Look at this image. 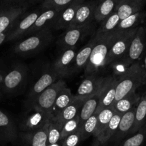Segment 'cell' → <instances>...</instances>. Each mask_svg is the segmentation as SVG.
<instances>
[{
	"instance_id": "cell-14",
	"label": "cell",
	"mask_w": 146,
	"mask_h": 146,
	"mask_svg": "<svg viewBox=\"0 0 146 146\" xmlns=\"http://www.w3.org/2000/svg\"><path fill=\"white\" fill-rule=\"evenodd\" d=\"M18 138V128L14 120L7 113L0 108V141L13 143Z\"/></svg>"
},
{
	"instance_id": "cell-25",
	"label": "cell",
	"mask_w": 146,
	"mask_h": 146,
	"mask_svg": "<svg viewBox=\"0 0 146 146\" xmlns=\"http://www.w3.org/2000/svg\"><path fill=\"white\" fill-rule=\"evenodd\" d=\"M144 4L140 0H120L115 11L118 14L121 21L141 11Z\"/></svg>"
},
{
	"instance_id": "cell-31",
	"label": "cell",
	"mask_w": 146,
	"mask_h": 146,
	"mask_svg": "<svg viewBox=\"0 0 146 146\" xmlns=\"http://www.w3.org/2000/svg\"><path fill=\"white\" fill-rule=\"evenodd\" d=\"M122 115H121V114L115 113L113 118H111L107 126L104 128V129L100 133V135L96 138L100 142V145L107 143L110 140L113 138V137L114 136L116 131H117V128H118Z\"/></svg>"
},
{
	"instance_id": "cell-22",
	"label": "cell",
	"mask_w": 146,
	"mask_h": 146,
	"mask_svg": "<svg viewBox=\"0 0 146 146\" xmlns=\"http://www.w3.org/2000/svg\"><path fill=\"white\" fill-rule=\"evenodd\" d=\"M85 99L84 98H80L75 96V99L68 106L66 107L64 109H63L61 112L59 113L54 118L51 120L58 123L62 127L67 121L73 119L79 115L80 109Z\"/></svg>"
},
{
	"instance_id": "cell-46",
	"label": "cell",
	"mask_w": 146,
	"mask_h": 146,
	"mask_svg": "<svg viewBox=\"0 0 146 146\" xmlns=\"http://www.w3.org/2000/svg\"><path fill=\"white\" fill-rule=\"evenodd\" d=\"M49 146H62V143L60 142V143H57L56 144H53V145H49Z\"/></svg>"
},
{
	"instance_id": "cell-8",
	"label": "cell",
	"mask_w": 146,
	"mask_h": 146,
	"mask_svg": "<svg viewBox=\"0 0 146 146\" xmlns=\"http://www.w3.org/2000/svg\"><path fill=\"white\" fill-rule=\"evenodd\" d=\"M65 81L63 79H59L55 83L46 88L37 98L31 108L38 109L50 115L52 107L55 103L57 95L62 88L66 86Z\"/></svg>"
},
{
	"instance_id": "cell-20",
	"label": "cell",
	"mask_w": 146,
	"mask_h": 146,
	"mask_svg": "<svg viewBox=\"0 0 146 146\" xmlns=\"http://www.w3.org/2000/svg\"><path fill=\"white\" fill-rule=\"evenodd\" d=\"M97 4V0L83 2L77 9L74 21L70 28L91 24L94 18V13Z\"/></svg>"
},
{
	"instance_id": "cell-33",
	"label": "cell",
	"mask_w": 146,
	"mask_h": 146,
	"mask_svg": "<svg viewBox=\"0 0 146 146\" xmlns=\"http://www.w3.org/2000/svg\"><path fill=\"white\" fill-rule=\"evenodd\" d=\"M120 19L116 11L112 13L108 17L100 23V27L96 31L97 34H106L113 33L120 23Z\"/></svg>"
},
{
	"instance_id": "cell-24",
	"label": "cell",
	"mask_w": 146,
	"mask_h": 146,
	"mask_svg": "<svg viewBox=\"0 0 146 146\" xmlns=\"http://www.w3.org/2000/svg\"><path fill=\"white\" fill-rule=\"evenodd\" d=\"M146 19V11H140L125 19L121 20L113 33L120 34L136 29L143 24Z\"/></svg>"
},
{
	"instance_id": "cell-15",
	"label": "cell",
	"mask_w": 146,
	"mask_h": 146,
	"mask_svg": "<svg viewBox=\"0 0 146 146\" xmlns=\"http://www.w3.org/2000/svg\"><path fill=\"white\" fill-rule=\"evenodd\" d=\"M105 78L99 77L95 74L87 76L79 85L76 97L80 98H86L95 94L102 87Z\"/></svg>"
},
{
	"instance_id": "cell-21",
	"label": "cell",
	"mask_w": 146,
	"mask_h": 146,
	"mask_svg": "<svg viewBox=\"0 0 146 146\" xmlns=\"http://www.w3.org/2000/svg\"><path fill=\"white\" fill-rule=\"evenodd\" d=\"M135 109L136 106L122 115L117 131L113 137V141L116 145L118 146L127 135H130V132L134 125Z\"/></svg>"
},
{
	"instance_id": "cell-44",
	"label": "cell",
	"mask_w": 146,
	"mask_h": 146,
	"mask_svg": "<svg viewBox=\"0 0 146 146\" xmlns=\"http://www.w3.org/2000/svg\"><path fill=\"white\" fill-rule=\"evenodd\" d=\"M3 92H2V90H1V85H0V101H1V99H2V97H3Z\"/></svg>"
},
{
	"instance_id": "cell-29",
	"label": "cell",
	"mask_w": 146,
	"mask_h": 146,
	"mask_svg": "<svg viewBox=\"0 0 146 146\" xmlns=\"http://www.w3.org/2000/svg\"><path fill=\"white\" fill-rule=\"evenodd\" d=\"M146 125V91L140 96L138 104L136 106L135 122L130 135L135 133Z\"/></svg>"
},
{
	"instance_id": "cell-39",
	"label": "cell",
	"mask_w": 146,
	"mask_h": 146,
	"mask_svg": "<svg viewBox=\"0 0 146 146\" xmlns=\"http://www.w3.org/2000/svg\"><path fill=\"white\" fill-rule=\"evenodd\" d=\"M81 141V133L80 131L68 135L62 143V146H77Z\"/></svg>"
},
{
	"instance_id": "cell-41",
	"label": "cell",
	"mask_w": 146,
	"mask_h": 146,
	"mask_svg": "<svg viewBox=\"0 0 146 146\" xmlns=\"http://www.w3.org/2000/svg\"><path fill=\"white\" fill-rule=\"evenodd\" d=\"M145 24H146V19H145ZM143 62H141V65H142V68H143V76H144V84L145 85L146 84V50L145 52L144 56L143 57Z\"/></svg>"
},
{
	"instance_id": "cell-2",
	"label": "cell",
	"mask_w": 146,
	"mask_h": 146,
	"mask_svg": "<svg viewBox=\"0 0 146 146\" xmlns=\"http://www.w3.org/2000/svg\"><path fill=\"white\" fill-rule=\"evenodd\" d=\"M115 35L116 34L115 33L97 34L98 38L97 42L93 48L88 62L84 70V75L86 76L94 74L105 67L106 58Z\"/></svg>"
},
{
	"instance_id": "cell-17",
	"label": "cell",
	"mask_w": 146,
	"mask_h": 146,
	"mask_svg": "<svg viewBox=\"0 0 146 146\" xmlns=\"http://www.w3.org/2000/svg\"><path fill=\"white\" fill-rule=\"evenodd\" d=\"M60 11L55 9H43L42 12L25 35H30L45 29L53 28Z\"/></svg>"
},
{
	"instance_id": "cell-38",
	"label": "cell",
	"mask_w": 146,
	"mask_h": 146,
	"mask_svg": "<svg viewBox=\"0 0 146 146\" xmlns=\"http://www.w3.org/2000/svg\"><path fill=\"white\" fill-rule=\"evenodd\" d=\"M75 0H44L42 4V9H55L61 11Z\"/></svg>"
},
{
	"instance_id": "cell-18",
	"label": "cell",
	"mask_w": 146,
	"mask_h": 146,
	"mask_svg": "<svg viewBox=\"0 0 146 146\" xmlns=\"http://www.w3.org/2000/svg\"><path fill=\"white\" fill-rule=\"evenodd\" d=\"M117 82V78H115L112 76L105 78L104 84L102 88L100 104L96 111V113H98L102 110L109 108L113 105L116 96Z\"/></svg>"
},
{
	"instance_id": "cell-11",
	"label": "cell",
	"mask_w": 146,
	"mask_h": 146,
	"mask_svg": "<svg viewBox=\"0 0 146 146\" xmlns=\"http://www.w3.org/2000/svg\"><path fill=\"white\" fill-rule=\"evenodd\" d=\"M42 11L43 10L42 9H37L27 14L21 19L19 17L13 24L11 29L9 30L7 41H14V40L19 39L23 36H25Z\"/></svg>"
},
{
	"instance_id": "cell-43",
	"label": "cell",
	"mask_w": 146,
	"mask_h": 146,
	"mask_svg": "<svg viewBox=\"0 0 146 146\" xmlns=\"http://www.w3.org/2000/svg\"><path fill=\"white\" fill-rule=\"evenodd\" d=\"M92 146H100V142H99V141L96 139V140H94V142H93V143L92 144Z\"/></svg>"
},
{
	"instance_id": "cell-19",
	"label": "cell",
	"mask_w": 146,
	"mask_h": 146,
	"mask_svg": "<svg viewBox=\"0 0 146 146\" xmlns=\"http://www.w3.org/2000/svg\"><path fill=\"white\" fill-rule=\"evenodd\" d=\"M83 2H84V0H75L68 7L62 9L60 11V14L53 28L56 30H66L70 28L74 21L76 12L80 6Z\"/></svg>"
},
{
	"instance_id": "cell-6",
	"label": "cell",
	"mask_w": 146,
	"mask_h": 146,
	"mask_svg": "<svg viewBox=\"0 0 146 146\" xmlns=\"http://www.w3.org/2000/svg\"><path fill=\"white\" fill-rule=\"evenodd\" d=\"M59 79H61V78L54 69L52 65L45 67L43 71L40 73L39 76L36 78L34 83L31 84L25 102L27 110L31 108L37 97L46 88L52 85Z\"/></svg>"
},
{
	"instance_id": "cell-13",
	"label": "cell",
	"mask_w": 146,
	"mask_h": 146,
	"mask_svg": "<svg viewBox=\"0 0 146 146\" xmlns=\"http://www.w3.org/2000/svg\"><path fill=\"white\" fill-rule=\"evenodd\" d=\"M76 54V47L63 50L52 64L53 68L61 79L70 76V71L72 68Z\"/></svg>"
},
{
	"instance_id": "cell-3",
	"label": "cell",
	"mask_w": 146,
	"mask_h": 146,
	"mask_svg": "<svg viewBox=\"0 0 146 146\" xmlns=\"http://www.w3.org/2000/svg\"><path fill=\"white\" fill-rule=\"evenodd\" d=\"M52 40V29H45L28 35L24 39L19 41L14 44L12 51L20 56H29L42 50Z\"/></svg>"
},
{
	"instance_id": "cell-5",
	"label": "cell",
	"mask_w": 146,
	"mask_h": 146,
	"mask_svg": "<svg viewBox=\"0 0 146 146\" xmlns=\"http://www.w3.org/2000/svg\"><path fill=\"white\" fill-rule=\"evenodd\" d=\"M146 50V24L143 23L137 28L125 56L118 61L122 73L134 63L140 61Z\"/></svg>"
},
{
	"instance_id": "cell-10",
	"label": "cell",
	"mask_w": 146,
	"mask_h": 146,
	"mask_svg": "<svg viewBox=\"0 0 146 146\" xmlns=\"http://www.w3.org/2000/svg\"><path fill=\"white\" fill-rule=\"evenodd\" d=\"M27 9L26 3L14 5L1 6L0 4V34L9 31Z\"/></svg>"
},
{
	"instance_id": "cell-12",
	"label": "cell",
	"mask_w": 146,
	"mask_h": 146,
	"mask_svg": "<svg viewBox=\"0 0 146 146\" xmlns=\"http://www.w3.org/2000/svg\"><path fill=\"white\" fill-rule=\"evenodd\" d=\"M91 29V24L82 27H72L65 30L58 40L61 51L70 48H75L77 44L82 39Z\"/></svg>"
},
{
	"instance_id": "cell-27",
	"label": "cell",
	"mask_w": 146,
	"mask_h": 146,
	"mask_svg": "<svg viewBox=\"0 0 146 146\" xmlns=\"http://www.w3.org/2000/svg\"><path fill=\"white\" fill-rule=\"evenodd\" d=\"M119 1L120 0H97L93 20L100 24L114 12Z\"/></svg>"
},
{
	"instance_id": "cell-42",
	"label": "cell",
	"mask_w": 146,
	"mask_h": 146,
	"mask_svg": "<svg viewBox=\"0 0 146 146\" xmlns=\"http://www.w3.org/2000/svg\"><path fill=\"white\" fill-rule=\"evenodd\" d=\"M8 34H9V31H5V32H3L1 33V34H0V45H1L4 41H7Z\"/></svg>"
},
{
	"instance_id": "cell-26",
	"label": "cell",
	"mask_w": 146,
	"mask_h": 146,
	"mask_svg": "<svg viewBox=\"0 0 146 146\" xmlns=\"http://www.w3.org/2000/svg\"><path fill=\"white\" fill-rule=\"evenodd\" d=\"M74 99L75 95H72L70 88H69L67 86L62 88L57 95L55 103L50 112V119L54 118L59 113L68 106Z\"/></svg>"
},
{
	"instance_id": "cell-7",
	"label": "cell",
	"mask_w": 146,
	"mask_h": 146,
	"mask_svg": "<svg viewBox=\"0 0 146 146\" xmlns=\"http://www.w3.org/2000/svg\"><path fill=\"white\" fill-rule=\"evenodd\" d=\"M137 28L120 34H116L106 58L105 66L118 62L125 56Z\"/></svg>"
},
{
	"instance_id": "cell-28",
	"label": "cell",
	"mask_w": 146,
	"mask_h": 146,
	"mask_svg": "<svg viewBox=\"0 0 146 146\" xmlns=\"http://www.w3.org/2000/svg\"><path fill=\"white\" fill-rule=\"evenodd\" d=\"M140 96L136 93V91L127 94L123 98L116 101L113 105L115 113L123 115L132 108L135 107L138 104Z\"/></svg>"
},
{
	"instance_id": "cell-45",
	"label": "cell",
	"mask_w": 146,
	"mask_h": 146,
	"mask_svg": "<svg viewBox=\"0 0 146 146\" xmlns=\"http://www.w3.org/2000/svg\"><path fill=\"white\" fill-rule=\"evenodd\" d=\"M27 1H28L29 2L33 3V2H36V1H44V0H27Z\"/></svg>"
},
{
	"instance_id": "cell-1",
	"label": "cell",
	"mask_w": 146,
	"mask_h": 146,
	"mask_svg": "<svg viewBox=\"0 0 146 146\" xmlns=\"http://www.w3.org/2000/svg\"><path fill=\"white\" fill-rule=\"evenodd\" d=\"M117 79L116 96L114 103L127 94L136 91L141 86L145 85L144 76L140 61L132 64L120 74V76Z\"/></svg>"
},
{
	"instance_id": "cell-37",
	"label": "cell",
	"mask_w": 146,
	"mask_h": 146,
	"mask_svg": "<svg viewBox=\"0 0 146 146\" xmlns=\"http://www.w3.org/2000/svg\"><path fill=\"white\" fill-rule=\"evenodd\" d=\"M80 130V121H79V115L73 119L67 121L63 125L61 132V138L60 143H62L64 138L68 135L77 132Z\"/></svg>"
},
{
	"instance_id": "cell-16",
	"label": "cell",
	"mask_w": 146,
	"mask_h": 146,
	"mask_svg": "<svg viewBox=\"0 0 146 146\" xmlns=\"http://www.w3.org/2000/svg\"><path fill=\"white\" fill-rule=\"evenodd\" d=\"M98 36L94 34L92 36V38L89 40L88 42L85 44V46L82 47L80 51H77L75 58H74V63H73L72 68L70 71V75L76 74L80 72L82 70H84L87 62L89 61L90 55L92 54L93 48L97 42Z\"/></svg>"
},
{
	"instance_id": "cell-40",
	"label": "cell",
	"mask_w": 146,
	"mask_h": 146,
	"mask_svg": "<svg viewBox=\"0 0 146 146\" xmlns=\"http://www.w3.org/2000/svg\"><path fill=\"white\" fill-rule=\"evenodd\" d=\"M24 1H26V0H1V1H0V4H1V6L14 5V4H19L25 3Z\"/></svg>"
},
{
	"instance_id": "cell-34",
	"label": "cell",
	"mask_w": 146,
	"mask_h": 146,
	"mask_svg": "<svg viewBox=\"0 0 146 146\" xmlns=\"http://www.w3.org/2000/svg\"><path fill=\"white\" fill-rule=\"evenodd\" d=\"M97 123V113H94L90 116L80 128L81 133V141H84L91 135H94Z\"/></svg>"
},
{
	"instance_id": "cell-32",
	"label": "cell",
	"mask_w": 146,
	"mask_h": 146,
	"mask_svg": "<svg viewBox=\"0 0 146 146\" xmlns=\"http://www.w3.org/2000/svg\"><path fill=\"white\" fill-rule=\"evenodd\" d=\"M115 114L114 108L113 106L109 108H104L97 113V128H96L95 133L93 136L97 138L100 135L103 130L104 129L109 122L110 121L111 118H113V115Z\"/></svg>"
},
{
	"instance_id": "cell-36",
	"label": "cell",
	"mask_w": 146,
	"mask_h": 146,
	"mask_svg": "<svg viewBox=\"0 0 146 146\" xmlns=\"http://www.w3.org/2000/svg\"><path fill=\"white\" fill-rule=\"evenodd\" d=\"M146 139V125L129 138L123 140L118 146H141Z\"/></svg>"
},
{
	"instance_id": "cell-48",
	"label": "cell",
	"mask_w": 146,
	"mask_h": 146,
	"mask_svg": "<svg viewBox=\"0 0 146 146\" xmlns=\"http://www.w3.org/2000/svg\"><path fill=\"white\" fill-rule=\"evenodd\" d=\"M0 1H1V0H0Z\"/></svg>"
},
{
	"instance_id": "cell-35",
	"label": "cell",
	"mask_w": 146,
	"mask_h": 146,
	"mask_svg": "<svg viewBox=\"0 0 146 146\" xmlns=\"http://www.w3.org/2000/svg\"><path fill=\"white\" fill-rule=\"evenodd\" d=\"M62 128L58 123L50 119L47 130V146L60 142Z\"/></svg>"
},
{
	"instance_id": "cell-30",
	"label": "cell",
	"mask_w": 146,
	"mask_h": 146,
	"mask_svg": "<svg viewBox=\"0 0 146 146\" xmlns=\"http://www.w3.org/2000/svg\"><path fill=\"white\" fill-rule=\"evenodd\" d=\"M50 121L34 132L23 133V136L25 137L27 146H47V130Z\"/></svg>"
},
{
	"instance_id": "cell-23",
	"label": "cell",
	"mask_w": 146,
	"mask_h": 146,
	"mask_svg": "<svg viewBox=\"0 0 146 146\" xmlns=\"http://www.w3.org/2000/svg\"><path fill=\"white\" fill-rule=\"evenodd\" d=\"M102 88L92 96L86 98L80 109L79 113V121H80V128L81 125L90 118V116L95 113L100 101Z\"/></svg>"
},
{
	"instance_id": "cell-47",
	"label": "cell",
	"mask_w": 146,
	"mask_h": 146,
	"mask_svg": "<svg viewBox=\"0 0 146 146\" xmlns=\"http://www.w3.org/2000/svg\"><path fill=\"white\" fill-rule=\"evenodd\" d=\"M140 1H143V2H145V1H146V0H140Z\"/></svg>"
},
{
	"instance_id": "cell-4",
	"label": "cell",
	"mask_w": 146,
	"mask_h": 146,
	"mask_svg": "<svg viewBox=\"0 0 146 146\" xmlns=\"http://www.w3.org/2000/svg\"><path fill=\"white\" fill-rule=\"evenodd\" d=\"M28 76V68L22 64H15L7 68L2 74L0 81L3 94L16 95L26 85Z\"/></svg>"
},
{
	"instance_id": "cell-9",
	"label": "cell",
	"mask_w": 146,
	"mask_h": 146,
	"mask_svg": "<svg viewBox=\"0 0 146 146\" xmlns=\"http://www.w3.org/2000/svg\"><path fill=\"white\" fill-rule=\"evenodd\" d=\"M50 120V115L45 113L31 108L27 110V113L21 120L19 130L23 133H30L44 126Z\"/></svg>"
}]
</instances>
